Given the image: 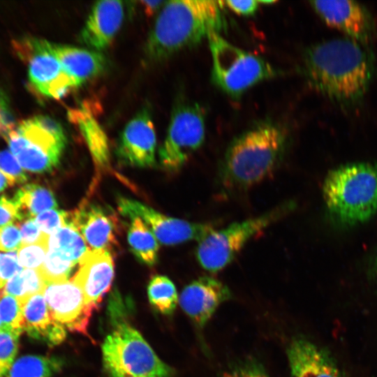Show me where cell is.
<instances>
[{"mask_svg":"<svg viewBox=\"0 0 377 377\" xmlns=\"http://www.w3.org/2000/svg\"><path fill=\"white\" fill-rule=\"evenodd\" d=\"M2 327V324H1V319H0V329Z\"/></svg>","mask_w":377,"mask_h":377,"instance_id":"obj_45","label":"cell"},{"mask_svg":"<svg viewBox=\"0 0 377 377\" xmlns=\"http://www.w3.org/2000/svg\"><path fill=\"white\" fill-rule=\"evenodd\" d=\"M75 228L93 249H112L117 242L113 216L94 205H84L69 213V224Z\"/></svg>","mask_w":377,"mask_h":377,"instance_id":"obj_19","label":"cell"},{"mask_svg":"<svg viewBox=\"0 0 377 377\" xmlns=\"http://www.w3.org/2000/svg\"><path fill=\"white\" fill-rule=\"evenodd\" d=\"M43 295L53 317L66 329L87 334L92 311L82 290L73 280L46 283Z\"/></svg>","mask_w":377,"mask_h":377,"instance_id":"obj_12","label":"cell"},{"mask_svg":"<svg viewBox=\"0 0 377 377\" xmlns=\"http://www.w3.org/2000/svg\"><path fill=\"white\" fill-rule=\"evenodd\" d=\"M46 281L39 269H24L5 285L3 293L22 302L38 293H43Z\"/></svg>","mask_w":377,"mask_h":377,"instance_id":"obj_28","label":"cell"},{"mask_svg":"<svg viewBox=\"0 0 377 377\" xmlns=\"http://www.w3.org/2000/svg\"><path fill=\"white\" fill-rule=\"evenodd\" d=\"M13 200L24 217L34 218L46 210L57 208L51 191L37 184H27L16 192Z\"/></svg>","mask_w":377,"mask_h":377,"instance_id":"obj_23","label":"cell"},{"mask_svg":"<svg viewBox=\"0 0 377 377\" xmlns=\"http://www.w3.org/2000/svg\"><path fill=\"white\" fill-rule=\"evenodd\" d=\"M375 59L366 44L334 38L304 51L302 71L310 87L344 108L358 103L375 72Z\"/></svg>","mask_w":377,"mask_h":377,"instance_id":"obj_1","label":"cell"},{"mask_svg":"<svg viewBox=\"0 0 377 377\" xmlns=\"http://www.w3.org/2000/svg\"><path fill=\"white\" fill-rule=\"evenodd\" d=\"M47 244L48 250L57 251L75 264L89 251L84 238L71 225L64 226L48 235Z\"/></svg>","mask_w":377,"mask_h":377,"instance_id":"obj_24","label":"cell"},{"mask_svg":"<svg viewBox=\"0 0 377 377\" xmlns=\"http://www.w3.org/2000/svg\"><path fill=\"white\" fill-rule=\"evenodd\" d=\"M323 195L330 215L341 225L367 221L377 213V163H349L330 170Z\"/></svg>","mask_w":377,"mask_h":377,"instance_id":"obj_4","label":"cell"},{"mask_svg":"<svg viewBox=\"0 0 377 377\" xmlns=\"http://www.w3.org/2000/svg\"><path fill=\"white\" fill-rule=\"evenodd\" d=\"M311 6L328 25L348 38L366 44L376 34V24L370 11L360 3L350 0L311 1Z\"/></svg>","mask_w":377,"mask_h":377,"instance_id":"obj_13","label":"cell"},{"mask_svg":"<svg viewBox=\"0 0 377 377\" xmlns=\"http://www.w3.org/2000/svg\"><path fill=\"white\" fill-rule=\"evenodd\" d=\"M75 263L59 253L48 250L43 264L38 269L46 283L67 280Z\"/></svg>","mask_w":377,"mask_h":377,"instance_id":"obj_30","label":"cell"},{"mask_svg":"<svg viewBox=\"0 0 377 377\" xmlns=\"http://www.w3.org/2000/svg\"><path fill=\"white\" fill-rule=\"evenodd\" d=\"M22 245V236L17 224H9L0 228V251L13 252Z\"/></svg>","mask_w":377,"mask_h":377,"instance_id":"obj_37","label":"cell"},{"mask_svg":"<svg viewBox=\"0 0 377 377\" xmlns=\"http://www.w3.org/2000/svg\"><path fill=\"white\" fill-rule=\"evenodd\" d=\"M20 335L8 328L0 329V377H3L13 365L18 349Z\"/></svg>","mask_w":377,"mask_h":377,"instance_id":"obj_32","label":"cell"},{"mask_svg":"<svg viewBox=\"0 0 377 377\" xmlns=\"http://www.w3.org/2000/svg\"><path fill=\"white\" fill-rule=\"evenodd\" d=\"M232 297L229 288L211 276H201L182 290L179 304L196 326L202 328L218 307Z\"/></svg>","mask_w":377,"mask_h":377,"instance_id":"obj_15","label":"cell"},{"mask_svg":"<svg viewBox=\"0 0 377 377\" xmlns=\"http://www.w3.org/2000/svg\"><path fill=\"white\" fill-rule=\"evenodd\" d=\"M371 274L373 279L377 285V252L376 253L371 263Z\"/></svg>","mask_w":377,"mask_h":377,"instance_id":"obj_44","label":"cell"},{"mask_svg":"<svg viewBox=\"0 0 377 377\" xmlns=\"http://www.w3.org/2000/svg\"><path fill=\"white\" fill-rule=\"evenodd\" d=\"M47 239L48 235L39 242L21 245L17 252L19 264L26 269H40L48 252Z\"/></svg>","mask_w":377,"mask_h":377,"instance_id":"obj_31","label":"cell"},{"mask_svg":"<svg viewBox=\"0 0 377 377\" xmlns=\"http://www.w3.org/2000/svg\"><path fill=\"white\" fill-rule=\"evenodd\" d=\"M79 263V269L72 279L82 290L87 302L96 309L113 281L112 257L108 251L92 249Z\"/></svg>","mask_w":377,"mask_h":377,"instance_id":"obj_17","label":"cell"},{"mask_svg":"<svg viewBox=\"0 0 377 377\" xmlns=\"http://www.w3.org/2000/svg\"><path fill=\"white\" fill-rule=\"evenodd\" d=\"M24 219L20 207L13 199L6 196L0 198V228Z\"/></svg>","mask_w":377,"mask_h":377,"instance_id":"obj_38","label":"cell"},{"mask_svg":"<svg viewBox=\"0 0 377 377\" xmlns=\"http://www.w3.org/2000/svg\"><path fill=\"white\" fill-rule=\"evenodd\" d=\"M287 354L291 377H344L331 355L304 337L294 338Z\"/></svg>","mask_w":377,"mask_h":377,"instance_id":"obj_18","label":"cell"},{"mask_svg":"<svg viewBox=\"0 0 377 377\" xmlns=\"http://www.w3.org/2000/svg\"><path fill=\"white\" fill-rule=\"evenodd\" d=\"M124 17L122 1L96 2L80 34V41L88 49L99 52L106 49L119 30Z\"/></svg>","mask_w":377,"mask_h":377,"instance_id":"obj_16","label":"cell"},{"mask_svg":"<svg viewBox=\"0 0 377 377\" xmlns=\"http://www.w3.org/2000/svg\"><path fill=\"white\" fill-rule=\"evenodd\" d=\"M293 207L292 202H286L258 217L214 230L198 242L196 257L200 265L210 272L223 269L250 239L286 216Z\"/></svg>","mask_w":377,"mask_h":377,"instance_id":"obj_8","label":"cell"},{"mask_svg":"<svg viewBox=\"0 0 377 377\" xmlns=\"http://www.w3.org/2000/svg\"><path fill=\"white\" fill-rule=\"evenodd\" d=\"M64 362L55 357L25 355L13 362L7 377H52L63 366Z\"/></svg>","mask_w":377,"mask_h":377,"instance_id":"obj_25","label":"cell"},{"mask_svg":"<svg viewBox=\"0 0 377 377\" xmlns=\"http://www.w3.org/2000/svg\"><path fill=\"white\" fill-rule=\"evenodd\" d=\"M128 242L132 253L141 263L154 265L158 259V244L148 226L138 217L131 219Z\"/></svg>","mask_w":377,"mask_h":377,"instance_id":"obj_22","label":"cell"},{"mask_svg":"<svg viewBox=\"0 0 377 377\" xmlns=\"http://www.w3.org/2000/svg\"><path fill=\"white\" fill-rule=\"evenodd\" d=\"M19 264L15 251L6 253H0V289L14 276L23 270Z\"/></svg>","mask_w":377,"mask_h":377,"instance_id":"obj_36","label":"cell"},{"mask_svg":"<svg viewBox=\"0 0 377 377\" xmlns=\"http://www.w3.org/2000/svg\"><path fill=\"white\" fill-rule=\"evenodd\" d=\"M21 167L34 173L52 171L60 161L67 139L54 119L38 115L21 121L6 138Z\"/></svg>","mask_w":377,"mask_h":377,"instance_id":"obj_6","label":"cell"},{"mask_svg":"<svg viewBox=\"0 0 377 377\" xmlns=\"http://www.w3.org/2000/svg\"><path fill=\"white\" fill-rule=\"evenodd\" d=\"M205 138L204 110L192 101L175 107L165 140L159 149L161 165L166 170H179L203 144Z\"/></svg>","mask_w":377,"mask_h":377,"instance_id":"obj_9","label":"cell"},{"mask_svg":"<svg viewBox=\"0 0 377 377\" xmlns=\"http://www.w3.org/2000/svg\"><path fill=\"white\" fill-rule=\"evenodd\" d=\"M34 220L44 234L50 235L69 224V213L55 209H49L38 214Z\"/></svg>","mask_w":377,"mask_h":377,"instance_id":"obj_33","label":"cell"},{"mask_svg":"<svg viewBox=\"0 0 377 377\" xmlns=\"http://www.w3.org/2000/svg\"><path fill=\"white\" fill-rule=\"evenodd\" d=\"M77 117L81 131L86 140L94 162L99 168L109 165V148L107 138L97 121L86 112L80 110Z\"/></svg>","mask_w":377,"mask_h":377,"instance_id":"obj_26","label":"cell"},{"mask_svg":"<svg viewBox=\"0 0 377 377\" xmlns=\"http://www.w3.org/2000/svg\"><path fill=\"white\" fill-rule=\"evenodd\" d=\"M24 319V331L31 337L56 346L66 337V328L52 315L43 293L20 302Z\"/></svg>","mask_w":377,"mask_h":377,"instance_id":"obj_20","label":"cell"},{"mask_svg":"<svg viewBox=\"0 0 377 377\" xmlns=\"http://www.w3.org/2000/svg\"><path fill=\"white\" fill-rule=\"evenodd\" d=\"M221 377H269L263 366L254 358H246L233 364Z\"/></svg>","mask_w":377,"mask_h":377,"instance_id":"obj_34","label":"cell"},{"mask_svg":"<svg viewBox=\"0 0 377 377\" xmlns=\"http://www.w3.org/2000/svg\"><path fill=\"white\" fill-rule=\"evenodd\" d=\"M117 205L122 215L142 219L163 244L174 245L192 239L200 242L214 230L211 224L169 217L133 199L120 197Z\"/></svg>","mask_w":377,"mask_h":377,"instance_id":"obj_11","label":"cell"},{"mask_svg":"<svg viewBox=\"0 0 377 377\" xmlns=\"http://www.w3.org/2000/svg\"><path fill=\"white\" fill-rule=\"evenodd\" d=\"M17 46L20 56L27 63L31 84L41 94L57 99L78 87L63 69L51 42L29 38L19 41Z\"/></svg>","mask_w":377,"mask_h":377,"instance_id":"obj_10","label":"cell"},{"mask_svg":"<svg viewBox=\"0 0 377 377\" xmlns=\"http://www.w3.org/2000/svg\"><path fill=\"white\" fill-rule=\"evenodd\" d=\"M17 225L22 236V245L39 242L47 236L41 231L34 218H27Z\"/></svg>","mask_w":377,"mask_h":377,"instance_id":"obj_39","label":"cell"},{"mask_svg":"<svg viewBox=\"0 0 377 377\" xmlns=\"http://www.w3.org/2000/svg\"><path fill=\"white\" fill-rule=\"evenodd\" d=\"M102 353L110 377H172L175 374L140 333L126 322L118 323L106 337Z\"/></svg>","mask_w":377,"mask_h":377,"instance_id":"obj_7","label":"cell"},{"mask_svg":"<svg viewBox=\"0 0 377 377\" xmlns=\"http://www.w3.org/2000/svg\"><path fill=\"white\" fill-rule=\"evenodd\" d=\"M156 138L149 112L142 109L126 125L116 149L119 161L138 168L155 165Z\"/></svg>","mask_w":377,"mask_h":377,"instance_id":"obj_14","label":"cell"},{"mask_svg":"<svg viewBox=\"0 0 377 377\" xmlns=\"http://www.w3.org/2000/svg\"><path fill=\"white\" fill-rule=\"evenodd\" d=\"M232 11L242 16L253 15L258 8V1H224Z\"/></svg>","mask_w":377,"mask_h":377,"instance_id":"obj_41","label":"cell"},{"mask_svg":"<svg viewBox=\"0 0 377 377\" xmlns=\"http://www.w3.org/2000/svg\"><path fill=\"white\" fill-rule=\"evenodd\" d=\"M212 56V80L232 98L277 75V71L261 57L244 50L213 32L207 37Z\"/></svg>","mask_w":377,"mask_h":377,"instance_id":"obj_5","label":"cell"},{"mask_svg":"<svg viewBox=\"0 0 377 377\" xmlns=\"http://www.w3.org/2000/svg\"><path fill=\"white\" fill-rule=\"evenodd\" d=\"M0 319L2 327L20 335L24 331V319L22 304L10 295L0 294Z\"/></svg>","mask_w":377,"mask_h":377,"instance_id":"obj_29","label":"cell"},{"mask_svg":"<svg viewBox=\"0 0 377 377\" xmlns=\"http://www.w3.org/2000/svg\"><path fill=\"white\" fill-rule=\"evenodd\" d=\"M150 304L162 314H172L179 302L174 283L165 276H154L147 288Z\"/></svg>","mask_w":377,"mask_h":377,"instance_id":"obj_27","label":"cell"},{"mask_svg":"<svg viewBox=\"0 0 377 377\" xmlns=\"http://www.w3.org/2000/svg\"><path fill=\"white\" fill-rule=\"evenodd\" d=\"M0 171L15 184H22L27 180L24 170L10 151L0 150Z\"/></svg>","mask_w":377,"mask_h":377,"instance_id":"obj_35","label":"cell"},{"mask_svg":"<svg viewBox=\"0 0 377 377\" xmlns=\"http://www.w3.org/2000/svg\"><path fill=\"white\" fill-rule=\"evenodd\" d=\"M287 131L265 119L253 124L228 145L219 168L218 178L226 191L247 189L272 173L286 151Z\"/></svg>","mask_w":377,"mask_h":377,"instance_id":"obj_2","label":"cell"},{"mask_svg":"<svg viewBox=\"0 0 377 377\" xmlns=\"http://www.w3.org/2000/svg\"><path fill=\"white\" fill-rule=\"evenodd\" d=\"M15 184V182L11 178L0 171V192L9 186H13Z\"/></svg>","mask_w":377,"mask_h":377,"instance_id":"obj_43","label":"cell"},{"mask_svg":"<svg viewBox=\"0 0 377 377\" xmlns=\"http://www.w3.org/2000/svg\"><path fill=\"white\" fill-rule=\"evenodd\" d=\"M52 47L63 69L78 87L97 76L105 66L101 52L53 43Z\"/></svg>","mask_w":377,"mask_h":377,"instance_id":"obj_21","label":"cell"},{"mask_svg":"<svg viewBox=\"0 0 377 377\" xmlns=\"http://www.w3.org/2000/svg\"><path fill=\"white\" fill-rule=\"evenodd\" d=\"M165 1H143L141 3L145 8V11L148 15L151 14L160 6H163Z\"/></svg>","mask_w":377,"mask_h":377,"instance_id":"obj_42","label":"cell"},{"mask_svg":"<svg viewBox=\"0 0 377 377\" xmlns=\"http://www.w3.org/2000/svg\"><path fill=\"white\" fill-rule=\"evenodd\" d=\"M222 2V1H221ZM221 1H165L151 29L145 52L154 61L163 60L199 44L226 25Z\"/></svg>","mask_w":377,"mask_h":377,"instance_id":"obj_3","label":"cell"},{"mask_svg":"<svg viewBox=\"0 0 377 377\" xmlns=\"http://www.w3.org/2000/svg\"><path fill=\"white\" fill-rule=\"evenodd\" d=\"M15 127L13 114L9 108L8 99L0 90V136L5 138Z\"/></svg>","mask_w":377,"mask_h":377,"instance_id":"obj_40","label":"cell"}]
</instances>
